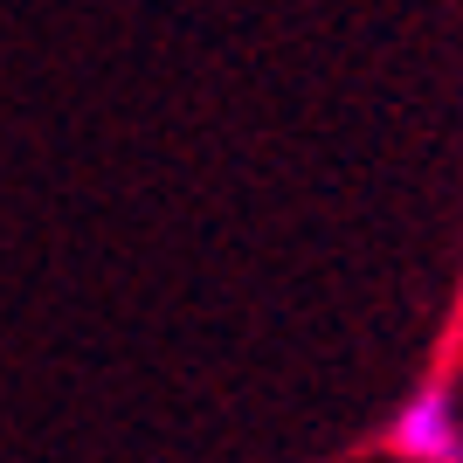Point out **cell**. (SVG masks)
<instances>
[{
    "label": "cell",
    "instance_id": "obj_1",
    "mask_svg": "<svg viewBox=\"0 0 463 463\" xmlns=\"http://www.w3.org/2000/svg\"><path fill=\"white\" fill-rule=\"evenodd\" d=\"M394 449L415 457V463H463V415L443 387H422L394 415Z\"/></svg>",
    "mask_w": 463,
    "mask_h": 463
}]
</instances>
